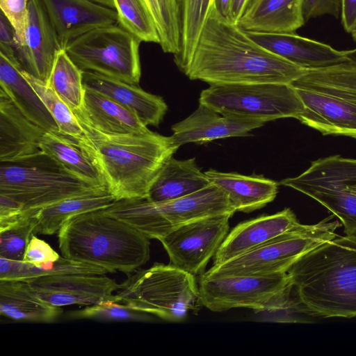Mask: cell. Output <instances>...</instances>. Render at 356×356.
<instances>
[{"label": "cell", "instance_id": "obj_27", "mask_svg": "<svg viewBox=\"0 0 356 356\" xmlns=\"http://www.w3.org/2000/svg\"><path fill=\"white\" fill-rule=\"evenodd\" d=\"M211 184L195 158L179 160L172 156L149 187L147 199L152 202H167L196 193Z\"/></svg>", "mask_w": 356, "mask_h": 356}, {"label": "cell", "instance_id": "obj_31", "mask_svg": "<svg viewBox=\"0 0 356 356\" xmlns=\"http://www.w3.org/2000/svg\"><path fill=\"white\" fill-rule=\"evenodd\" d=\"M179 21V47L173 60L181 72L189 63L204 25L212 0H175Z\"/></svg>", "mask_w": 356, "mask_h": 356}, {"label": "cell", "instance_id": "obj_19", "mask_svg": "<svg viewBox=\"0 0 356 356\" xmlns=\"http://www.w3.org/2000/svg\"><path fill=\"white\" fill-rule=\"evenodd\" d=\"M300 224L289 208L241 222L226 236L213 257V265L244 254Z\"/></svg>", "mask_w": 356, "mask_h": 356}, {"label": "cell", "instance_id": "obj_23", "mask_svg": "<svg viewBox=\"0 0 356 356\" xmlns=\"http://www.w3.org/2000/svg\"><path fill=\"white\" fill-rule=\"evenodd\" d=\"M22 69L16 58L0 53V92L34 124L46 131H59L41 99L22 75Z\"/></svg>", "mask_w": 356, "mask_h": 356}, {"label": "cell", "instance_id": "obj_42", "mask_svg": "<svg viewBox=\"0 0 356 356\" xmlns=\"http://www.w3.org/2000/svg\"><path fill=\"white\" fill-rule=\"evenodd\" d=\"M17 47V43L15 30L4 14L1 12L0 53L5 54L8 57L15 58L17 60L16 56Z\"/></svg>", "mask_w": 356, "mask_h": 356}, {"label": "cell", "instance_id": "obj_45", "mask_svg": "<svg viewBox=\"0 0 356 356\" xmlns=\"http://www.w3.org/2000/svg\"><path fill=\"white\" fill-rule=\"evenodd\" d=\"M216 10L228 19L232 0H212Z\"/></svg>", "mask_w": 356, "mask_h": 356}, {"label": "cell", "instance_id": "obj_35", "mask_svg": "<svg viewBox=\"0 0 356 356\" xmlns=\"http://www.w3.org/2000/svg\"><path fill=\"white\" fill-rule=\"evenodd\" d=\"M24 77L33 88L57 124L60 133L78 141L83 138L82 127L73 111L44 81L22 69Z\"/></svg>", "mask_w": 356, "mask_h": 356}, {"label": "cell", "instance_id": "obj_29", "mask_svg": "<svg viewBox=\"0 0 356 356\" xmlns=\"http://www.w3.org/2000/svg\"><path fill=\"white\" fill-rule=\"evenodd\" d=\"M40 148L71 174L90 183L107 186L95 162L77 140L60 131H45Z\"/></svg>", "mask_w": 356, "mask_h": 356}, {"label": "cell", "instance_id": "obj_33", "mask_svg": "<svg viewBox=\"0 0 356 356\" xmlns=\"http://www.w3.org/2000/svg\"><path fill=\"white\" fill-rule=\"evenodd\" d=\"M255 313L259 321L272 323H309L318 318L302 301L290 278L267 307Z\"/></svg>", "mask_w": 356, "mask_h": 356}, {"label": "cell", "instance_id": "obj_16", "mask_svg": "<svg viewBox=\"0 0 356 356\" xmlns=\"http://www.w3.org/2000/svg\"><path fill=\"white\" fill-rule=\"evenodd\" d=\"M41 1L63 49L72 40L93 29L118 22L115 9L92 0Z\"/></svg>", "mask_w": 356, "mask_h": 356}, {"label": "cell", "instance_id": "obj_38", "mask_svg": "<svg viewBox=\"0 0 356 356\" xmlns=\"http://www.w3.org/2000/svg\"><path fill=\"white\" fill-rule=\"evenodd\" d=\"M37 213L0 232V257L15 261L23 260L26 248L37 223Z\"/></svg>", "mask_w": 356, "mask_h": 356}, {"label": "cell", "instance_id": "obj_39", "mask_svg": "<svg viewBox=\"0 0 356 356\" xmlns=\"http://www.w3.org/2000/svg\"><path fill=\"white\" fill-rule=\"evenodd\" d=\"M60 258L58 253L49 244L32 234L22 261L37 268L50 270Z\"/></svg>", "mask_w": 356, "mask_h": 356}, {"label": "cell", "instance_id": "obj_48", "mask_svg": "<svg viewBox=\"0 0 356 356\" xmlns=\"http://www.w3.org/2000/svg\"><path fill=\"white\" fill-rule=\"evenodd\" d=\"M353 40L355 41H356V25L355 26L354 29H353V31H351L350 33Z\"/></svg>", "mask_w": 356, "mask_h": 356}, {"label": "cell", "instance_id": "obj_44", "mask_svg": "<svg viewBox=\"0 0 356 356\" xmlns=\"http://www.w3.org/2000/svg\"><path fill=\"white\" fill-rule=\"evenodd\" d=\"M251 1L252 0H232L228 19L237 24Z\"/></svg>", "mask_w": 356, "mask_h": 356}, {"label": "cell", "instance_id": "obj_26", "mask_svg": "<svg viewBox=\"0 0 356 356\" xmlns=\"http://www.w3.org/2000/svg\"><path fill=\"white\" fill-rule=\"evenodd\" d=\"M73 112L95 129L107 134L149 131L134 113L108 97L88 88H86L83 107Z\"/></svg>", "mask_w": 356, "mask_h": 356}, {"label": "cell", "instance_id": "obj_37", "mask_svg": "<svg viewBox=\"0 0 356 356\" xmlns=\"http://www.w3.org/2000/svg\"><path fill=\"white\" fill-rule=\"evenodd\" d=\"M72 319H88L98 321H131L151 322L154 321V316L131 309L122 303L112 300L88 305L86 307L73 311L68 314Z\"/></svg>", "mask_w": 356, "mask_h": 356}, {"label": "cell", "instance_id": "obj_10", "mask_svg": "<svg viewBox=\"0 0 356 356\" xmlns=\"http://www.w3.org/2000/svg\"><path fill=\"white\" fill-rule=\"evenodd\" d=\"M199 103L225 116L265 122L297 119L304 111L299 97L287 83L211 85L201 92Z\"/></svg>", "mask_w": 356, "mask_h": 356}, {"label": "cell", "instance_id": "obj_28", "mask_svg": "<svg viewBox=\"0 0 356 356\" xmlns=\"http://www.w3.org/2000/svg\"><path fill=\"white\" fill-rule=\"evenodd\" d=\"M62 307L49 305L38 297L26 282L0 280V314L17 321L54 323Z\"/></svg>", "mask_w": 356, "mask_h": 356}, {"label": "cell", "instance_id": "obj_18", "mask_svg": "<svg viewBox=\"0 0 356 356\" xmlns=\"http://www.w3.org/2000/svg\"><path fill=\"white\" fill-rule=\"evenodd\" d=\"M265 123L257 120L225 116L199 103L192 114L172 126L171 136L179 147L189 143L204 144L220 138L247 136Z\"/></svg>", "mask_w": 356, "mask_h": 356}, {"label": "cell", "instance_id": "obj_21", "mask_svg": "<svg viewBox=\"0 0 356 356\" xmlns=\"http://www.w3.org/2000/svg\"><path fill=\"white\" fill-rule=\"evenodd\" d=\"M83 83L86 88L108 97L134 113L146 126L157 127L168 110L161 97L145 91L138 85L90 71H83Z\"/></svg>", "mask_w": 356, "mask_h": 356}, {"label": "cell", "instance_id": "obj_4", "mask_svg": "<svg viewBox=\"0 0 356 356\" xmlns=\"http://www.w3.org/2000/svg\"><path fill=\"white\" fill-rule=\"evenodd\" d=\"M63 257L130 275L149 259V238L103 209L72 217L58 231Z\"/></svg>", "mask_w": 356, "mask_h": 356}, {"label": "cell", "instance_id": "obj_41", "mask_svg": "<svg viewBox=\"0 0 356 356\" xmlns=\"http://www.w3.org/2000/svg\"><path fill=\"white\" fill-rule=\"evenodd\" d=\"M341 0H302L305 22L325 15L338 17L341 15Z\"/></svg>", "mask_w": 356, "mask_h": 356}, {"label": "cell", "instance_id": "obj_20", "mask_svg": "<svg viewBox=\"0 0 356 356\" xmlns=\"http://www.w3.org/2000/svg\"><path fill=\"white\" fill-rule=\"evenodd\" d=\"M246 32L264 48L305 69L318 68L346 61L342 51L298 35L295 32Z\"/></svg>", "mask_w": 356, "mask_h": 356}, {"label": "cell", "instance_id": "obj_17", "mask_svg": "<svg viewBox=\"0 0 356 356\" xmlns=\"http://www.w3.org/2000/svg\"><path fill=\"white\" fill-rule=\"evenodd\" d=\"M57 35L41 0H29V19L16 56L22 70L47 83L57 52Z\"/></svg>", "mask_w": 356, "mask_h": 356}, {"label": "cell", "instance_id": "obj_12", "mask_svg": "<svg viewBox=\"0 0 356 356\" xmlns=\"http://www.w3.org/2000/svg\"><path fill=\"white\" fill-rule=\"evenodd\" d=\"M280 184L319 202L339 219L346 235H356V159H319L300 175Z\"/></svg>", "mask_w": 356, "mask_h": 356}, {"label": "cell", "instance_id": "obj_14", "mask_svg": "<svg viewBox=\"0 0 356 356\" xmlns=\"http://www.w3.org/2000/svg\"><path fill=\"white\" fill-rule=\"evenodd\" d=\"M288 273L267 276L200 275L199 289L202 306L221 312L234 308L264 309L289 282Z\"/></svg>", "mask_w": 356, "mask_h": 356}, {"label": "cell", "instance_id": "obj_43", "mask_svg": "<svg viewBox=\"0 0 356 356\" xmlns=\"http://www.w3.org/2000/svg\"><path fill=\"white\" fill-rule=\"evenodd\" d=\"M340 16L345 31L350 33L356 25V0H341Z\"/></svg>", "mask_w": 356, "mask_h": 356}, {"label": "cell", "instance_id": "obj_5", "mask_svg": "<svg viewBox=\"0 0 356 356\" xmlns=\"http://www.w3.org/2000/svg\"><path fill=\"white\" fill-rule=\"evenodd\" d=\"M290 85L304 106L301 123L323 135L356 138V65L306 69Z\"/></svg>", "mask_w": 356, "mask_h": 356}, {"label": "cell", "instance_id": "obj_47", "mask_svg": "<svg viewBox=\"0 0 356 356\" xmlns=\"http://www.w3.org/2000/svg\"><path fill=\"white\" fill-rule=\"evenodd\" d=\"M98 3L108 6L109 8L115 9L114 3L113 0H92Z\"/></svg>", "mask_w": 356, "mask_h": 356}, {"label": "cell", "instance_id": "obj_9", "mask_svg": "<svg viewBox=\"0 0 356 356\" xmlns=\"http://www.w3.org/2000/svg\"><path fill=\"white\" fill-rule=\"evenodd\" d=\"M341 225L337 220L330 222L328 219L314 225L300 224L244 254L213 265L202 275L215 277L267 276L287 273L301 256L336 238L335 231Z\"/></svg>", "mask_w": 356, "mask_h": 356}, {"label": "cell", "instance_id": "obj_6", "mask_svg": "<svg viewBox=\"0 0 356 356\" xmlns=\"http://www.w3.org/2000/svg\"><path fill=\"white\" fill-rule=\"evenodd\" d=\"M109 192L106 186L83 180L42 152L24 159L1 162L0 194L24 211L40 210L63 200Z\"/></svg>", "mask_w": 356, "mask_h": 356}, {"label": "cell", "instance_id": "obj_1", "mask_svg": "<svg viewBox=\"0 0 356 356\" xmlns=\"http://www.w3.org/2000/svg\"><path fill=\"white\" fill-rule=\"evenodd\" d=\"M305 70L257 43L212 1L194 53L181 72L210 86L290 84Z\"/></svg>", "mask_w": 356, "mask_h": 356}, {"label": "cell", "instance_id": "obj_15", "mask_svg": "<svg viewBox=\"0 0 356 356\" xmlns=\"http://www.w3.org/2000/svg\"><path fill=\"white\" fill-rule=\"evenodd\" d=\"M26 282L42 300L55 307L92 305L112 300L121 284L104 275L70 273L38 277Z\"/></svg>", "mask_w": 356, "mask_h": 356}, {"label": "cell", "instance_id": "obj_22", "mask_svg": "<svg viewBox=\"0 0 356 356\" xmlns=\"http://www.w3.org/2000/svg\"><path fill=\"white\" fill-rule=\"evenodd\" d=\"M45 131L0 92V162L19 161L42 153L40 143Z\"/></svg>", "mask_w": 356, "mask_h": 356}, {"label": "cell", "instance_id": "obj_2", "mask_svg": "<svg viewBox=\"0 0 356 356\" xmlns=\"http://www.w3.org/2000/svg\"><path fill=\"white\" fill-rule=\"evenodd\" d=\"M76 116L83 133L79 143L95 162L117 200L147 197L159 172L179 147L172 136L150 130L107 134Z\"/></svg>", "mask_w": 356, "mask_h": 356}, {"label": "cell", "instance_id": "obj_25", "mask_svg": "<svg viewBox=\"0 0 356 356\" xmlns=\"http://www.w3.org/2000/svg\"><path fill=\"white\" fill-rule=\"evenodd\" d=\"M305 22L302 0H252L236 24L245 31L294 33Z\"/></svg>", "mask_w": 356, "mask_h": 356}, {"label": "cell", "instance_id": "obj_11", "mask_svg": "<svg viewBox=\"0 0 356 356\" xmlns=\"http://www.w3.org/2000/svg\"><path fill=\"white\" fill-rule=\"evenodd\" d=\"M140 42L116 24L97 28L75 38L65 50L83 71L138 85L141 76Z\"/></svg>", "mask_w": 356, "mask_h": 356}, {"label": "cell", "instance_id": "obj_3", "mask_svg": "<svg viewBox=\"0 0 356 356\" xmlns=\"http://www.w3.org/2000/svg\"><path fill=\"white\" fill-rule=\"evenodd\" d=\"M287 273L318 318L356 317V235L320 245L298 259Z\"/></svg>", "mask_w": 356, "mask_h": 356}, {"label": "cell", "instance_id": "obj_32", "mask_svg": "<svg viewBox=\"0 0 356 356\" xmlns=\"http://www.w3.org/2000/svg\"><path fill=\"white\" fill-rule=\"evenodd\" d=\"M83 73L65 49L56 54L47 84L72 110L83 107L86 88Z\"/></svg>", "mask_w": 356, "mask_h": 356}, {"label": "cell", "instance_id": "obj_40", "mask_svg": "<svg viewBox=\"0 0 356 356\" xmlns=\"http://www.w3.org/2000/svg\"><path fill=\"white\" fill-rule=\"evenodd\" d=\"M0 8L15 30L17 47L20 46L28 23L29 0H0Z\"/></svg>", "mask_w": 356, "mask_h": 356}, {"label": "cell", "instance_id": "obj_8", "mask_svg": "<svg viewBox=\"0 0 356 356\" xmlns=\"http://www.w3.org/2000/svg\"><path fill=\"white\" fill-rule=\"evenodd\" d=\"M104 211L148 238L157 240L178 226L236 212L227 195L213 184L196 193L167 202H152L147 197L118 200Z\"/></svg>", "mask_w": 356, "mask_h": 356}, {"label": "cell", "instance_id": "obj_30", "mask_svg": "<svg viewBox=\"0 0 356 356\" xmlns=\"http://www.w3.org/2000/svg\"><path fill=\"white\" fill-rule=\"evenodd\" d=\"M117 200L110 192L67 198L40 209L33 234L51 235L72 217L109 207Z\"/></svg>", "mask_w": 356, "mask_h": 356}, {"label": "cell", "instance_id": "obj_13", "mask_svg": "<svg viewBox=\"0 0 356 356\" xmlns=\"http://www.w3.org/2000/svg\"><path fill=\"white\" fill-rule=\"evenodd\" d=\"M232 216L220 214L184 224L159 238L170 264L195 276L204 273L228 234Z\"/></svg>", "mask_w": 356, "mask_h": 356}, {"label": "cell", "instance_id": "obj_24", "mask_svg": "<svg viewBox=\"0 0 356 356\" xmlns=\"http://www.w3.org/2000/svg\"><path fill=\"white\" fill-rule=\"evenodd\" d=\"M211 184L228 197L236 211L249 213L271 202L277 193L278 183L261 175H243L210 169L205 172Z\"/></svg>", "mask_w": 356, "mask_h": 356}, {"label": "cell", "instance_id": "obj_36", "mask_svg": "<svg viewBox=\"0 0 356 356\" xmlns=\"http://www.w3.org/2000/svg\"><path fill=\"white\" fill-rule=\"evenodd\" d=\"M154 19L163 52L176 54L179 47L178 13L175 0H145Z\"/></svg>", "mask_w": 356, "mask_h": 356}, {"label": "cell", "instance_id": "obj_46", "mask_svg": "<svg viewBox=\"0 0 356 356\" xmlns=\"http://www.w3.org/2000/svg\"><path fill=\"white\" fill-rule=\"evenodd\" d=\"M342 51L345 60L356 65V48Z\"/></svg>", "mask_w": 356, "mask_h": 356}, {"label": "cell", "instance_id": "obj_34", "mask_svg": "<svg viewBox=\"0 0 356 356\" xmlns=\"http://www.w3.org/2000/svg\"><path fill=\"white\" fill-rule=\"evenodd\" d=\"M118 13V25L140 42L159 44L160 38L154 19L145 0H113Z\"/></svg>", "mask_w": 356, "mask_h": 356}, {"label": "cell", "instance_id": "obj_7", "mask_svg": "<svg viewBox=\"0 0 356 356\" xmlns=\"http://www.w3.org/2000/svg\"><path fill=\"white\" fill-rule=\"evenodd\" d=\"M195 277L171 264L155 263L120 284L119 303L165 321H182L202 305Z\"/></svg>", "mask_w": 356, "mask_h": 356}]
</instances>
